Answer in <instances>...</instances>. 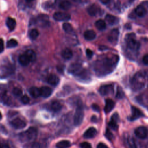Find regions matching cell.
I'll list each match as a JSON object with an SVG mask.
<instances>
[{
  "instance_id": "6da1fadb",
  "label": "cell",
  "mask_w": 148,
  "mask_h": 148,
  "mask_svg": "<svg viewBox=\"0 0 148 148\" xmlns=\"http://www.w3.org/2000/svg\"><path fill=\"white\" fill-rule=\"evenodd\" d=\"M119 61L117 55L107 56L97 61L94 64V70L98 76H105L112 72Z\"/></svg>"
},
{
  "instance_id": "7a4b0ae2",
  "label": "cell",
  "mask_w": 148,
  "mask_h": 148,
  "mask_svg": "<svg viewBox=\"0 0 148 148\" xmlns=\"http://www.w3.org/2000/svg\"><path fill=\"white\" fill-rule=\"evenodd\" d=\"M145 84V77L141 72L136 73L131 80V87L135 90L137 91L142 88Z\"/></svg>"
},
{
  "instance_id": "3957f363",
  "label": "cell",
  "mask_w": 148,
  "mask_h": 148,
  "mask_svg": "<svg viewBox=\"0 0 148 148\" xmlns=\"http://www.w3.org/2000/svg\"><path fill=\"white\" fill-rule=\"evenodd\" d=\"M38 131L36 128L34 127H31L25 131L20 133L19 134V138L23 142L33 141L36 139Z\"/></svg>"
},
{
  "instance_id": "277c9868",
  "label": "cell",
  "mask_w": 148,
  "mask_h": 148,
  "mask_svg": "<svg viewBox=\"0 0 148 148\" xmlns=\"http://www.w3.org/2000/svg\"><path fill=\"white\" fill-rule=\"evenodd\" d=\"M84 118V109L82 102L80 100L77 101L76 104V109L74 116V124L76 126L80 125Z\"/></svg>"
},
{
  "instance_id": "5b68a950",
  "label": "cell",
  "mask_w": 148,
  "mask_h": 148,
  "mask_svg": "<svg viewBox=\"0 0 148 148\" xmlns=\"http://www.w3.org/2000/svg\"><path fill=\"white\" fill-rule=\"evenodd\" d=\"M126 45L128 49L133 51H137L140 47V43L135 39L133 34H128L125 38Z\"/></svg>"
},
{
  "instance_id": "8992f818",
  "label": "cell",
  "mask_w": 148,
  "mask_h": 148,
  "mask_svg": "<svg viewBox=\"0 0 148 148\" xmlns=\"http://www.w3.org/2000/svg\"><path fill=\"white\" fill-rule=\"evenodd\" d=\"M83 69L82 68V66L81 64L79 63H73L71 64L68 69V71L71 74L73 75L74 76L77 75Z\"/></svg>"
},
{
  "instance_id": "52a82bcc",
  "label": "cell",
  "mask_w": 148,
  "mask_h": 148,
  "mask_svg": "<svg viewBox=\"0 0 148 148\" xmlns=\"http://www.w3.org/2000/svg\"><path fill=\"white\" fill-rule=\"evenodd\" d=\"M10 125L15 129L19 130L24 128L26 126L25 122L20 118H16L10 123Z\"/></svg>"
},
{
  "instance_id": "ba28073f",
  "label": "cell",
  "mask_w": 148,
  "mask_h": 148,
  "mask_svg": "<svg viewBox=\"0 0 148 148\" xmlns=\"http://www.w3.org/2000/svg\"><path fill=\"white\" fill-rule=\"evenodd\" d=\"M135 134L139 139H145L148 135V130L145 127L140 126L135 129Z\"/></svg>"
},
{
  "instance_id": "9c48e42d",
  "label": "cell",
  "mask_w": 148,
  "mask_h": 148,
  "mask_svg": "<svg viewBox=\"0 0 148 148\" xmlns=\"http://www.w3.org/2000/svg\"><path fill=\"white\" fill-rule=\"evenodd\" d=\"M53 18L56 21H66L69 20L71 18V16L69 14L61 12H57L54 13L53 14Z\"/></svg>"
},
{
  "instance_id": "30bf717a",
  "label": "cell",
  "mask_w": 148,
  "mask_h": 148,
  "mask_svg": "<svg viewBox=\"0 0 148 148\" xmlns=\"http://www.w3.org/2000/svg\"><path fill=\"white\" fill-rule=\"evenodd\" d=\"M119 32L117 29H113L110 31L108 35V40L111 43L115 45L118 40Z\"/></svg>"
},
{
  "instance_id": "8fae6325",
  "label": "cell",
  "mask_w": 148,
  "mask_h": 148,
  "mask_svg": "<svg viewBox=\"0 0 148 148\" xmlns=\"http://www.w3.org/2000/svg\"><path fill=\"white\" fill-rule=\"evenodd\" d=\"M99 92L101 95L103 96L108 95L109 94H110L113 93V86L111 84L108 85H104L100 87L99 89Z\"/></svg>"
},
{
  "instance_id": "7c38bea8",
  "label": "cell",
  "mask_w": 148,
  "mask_h": 148,
  "mask_svg": "<svg viewBox=\"0 0 148 148\" xmlns=\"http://www.w3.org/2000/svg\"><path fill=\"white\" fill-rule=\"evenodd\" d=\"M119 120V115L117 113H115L112 115L111 117L110 120L109 122L108 125L109 127L112 128L113 130H117L118 128V121Z\"/></svg>"
},
{
  "instance_id": "4fadbf2b",
  "label": "cell",
  "mask_w": 148,
  "mask_h": 148,
  "mask_svg": "<svg viewBox=\"0 0 148 148\" xmlns=\"http://www.w3.org/2000/svg\"><path fill=\"white\" fill-rule=\"evenodd\" d=\"M143 116L142 112L138 108L134 106H131V116L129 118L131 121H134Z\"/></svg>"
},
{
  "instance_id": "5bb4252c",
  "label": "cell",
  "mask_w": 148,
  "mask_h": 148,
  "mask_svg": "<svg viewBox=\"0 0 148 148\" xmlns=\"http://www.w3.org/2000/svg\"><path fill=\"white\" fill-rule=\"evenodd\" d=\"M97 134V130L94 127H90L87 129L83 134V137L84 138L90 139L94 138Z\"/></svg>"
},
{
  "instance_id": "9a60e30c",
  "label": "cell",
  "mask_w": 148,
  "mask_h": 148,
  "mask_svg": "<svg viewBox=\"0 0 148 148\" xmlns=\"http://www.w3.org/2000/svg\"><path fill=\"white\" fill-rule=\"evenodd\" d=\"M115 105L114 102L109 98H108L105 101V106L104 108V111L106 113H109L114 108Z\"/></svg>"
},
{
  "instance_id": "2e32d148",
  "label": "cell",
  "mask_w": 148,
  "mask_h": 148,
  "mask_svg": "<svg viewBox=\"0 0 148 148\" xmlns=\"http://www.w3.org/2000/svg\"><path fill=\"white\" fill-rule=\"evenodd\" d=\"M50 110L54 112H58L62 109L61 103L58 101H54L51 102L49 106Z\"/></svg>"
},
{
  "instance_id": "e0dca14e",
  "label": "cell",
  "mask_w": 148,
  "mask_h": 148,
  "mask_svg": "<svg viewBox=\"0 0 148 148\" xmlns=\"http://www.w3.org/2000/svg\"><path fill=\"white\" fill-rule=\"evenodd\" d=\"M60 82V79L57 76L54 74H51L49 75V76L47 78V82L52 85V86H57Z\"/></svg>"
},
{
  "instance_id": "ac0fdd59",
  "label": "cell",
  "mask_w": 148,
  "mask_h": 148,
  "mask_svg": "<svg viewBox=\"0 0 148 148\" xmlns=\"http://www.w3.org/2000/svg\"><path fill=\"white\" fill-rule=\"evenodd\" d=\"M40 96L44 98H47L50 97L52 94V90L51 88L47 86H43L40 88Z\"/></svg>"
},
{
  "instance_id": "d6986e66",
  "label": "cell",
  "mask_w": 148,
  "mask_h": 148,
  "mask_svg": "<svg viewBox=\"0 0 148 148\" xmlns=\"http://www.w3.org/2000/svg\"><path fill=\"white\" fill-rule=\"evenodd\" d=\"M105 20L110 25H115L117 24L119 21V20L117 17L109 14H106V16H105Z\"/></svg>"
},
{
  "instance_id": "ffe728a7",
  "label": "cell",
  "mask_w": 148,
  "mask_h": 148,
  "mask_svg": "<svg viewBox=\"0 0 148 148\" xmlns=\"http://www.w3.org/2000/svg\"><path fill=\"white\" fill-rule=\"evenodd\" d=\"M18 62L23 66H28L31 62L28 56L24 53L23 54H21L18 57Z\"/></svg>"
},
{
  "instance_id": "44dd1931",
  "label": "cell",
  "mask_w": 148,
  "mask_h": 148,
  "mask_svg": "<svg viewBox=\"0 0 148 148\" xmlns=\"http://www.w3.org/2000/svg\"><path fill=\"white\" fill-rule=\"evenodd\" d=\"M6 25L10 31L14 29L16 25V21L14 18L12 17H8L6 20Z\"/></svg>"
},
{
  "instance_id": "7402d4cb",
  "label": "cell",
  "mask_w": 148,
  "mask_h": 148,
  "mask_svg": "<svg viewBox=\"0 0 148 148\" xmlns=\"http://www.w3.org/2000/svg\"><path fill=\"white\" fill-rule=\"evenodd\" d=\"M87 11L90 16H94L98 13L99 11V8L96 5H91L87 8Z\"/></svg>"
},
{
  "instance_id": "603a6c76",
  "label": "cell",
  "mask_w": 148,
  "mask_h": 148,
  "mask_svg": "<svg viewBox=\"0 0 148 148\" xmlns=\"http://www.w3.org/2000/svg\"><path fill=\"white\" fill-rule=\"evenodd\" d=\"M76 77L78 79L82 80H88L90 79V76L88 72L84 69H83L77 75H76Z\"/></svg>"
},
{
  "instance_id": "cb8c5ba5",
  "label": "cell",
  "mask_w": 148,
  "mask_h": 148,
  "mask_svg": "<svg viewBox=\"0 0 148 148\" xmlns=\"http://www.w3.org/2000/svg\"><path fill=\"white\" fill-rule=\"evenodd\" d=\"M135 12L138 17H142L146 15V9L143 5H139L135 8Z\"/></svg>"
},
{
  "instance_id": "d4e9b609",
  "label": "cell",
  "mask_w": 148,
  "mask_h": 148,
  "mask_svg": "<svg viewBox=\"0 0 148 148\" xmlns=\"http://www.w3.org/2000/svg\"><path fill=\"white\" fill-rule=\"evenodd\" d=\"M29 94L34 98H36L40 96V88L36 87H32L29 89Z\"/></svg>"
},
{
  "instance_id": "484cf974",
  "label": "cell",
  "mask_w": 148,
  "mask_h": 148,
  "mask_svg": "<svg viewBox=\"0 0 148 148\" xmlns=\"http://www.w3.org/2000/svg\"><path fill=\"white\" fill-rule=\"evenodd\" d=\"M96 36L95 32L92 30H87L84 33V37L87 40H92Z\"/></svg>"
},
{
  "instance_id": "4316f807",
  "label": "cell",
  "mask_w": 148,
  "mask_h": 148,
  "mask_svg": "<svg viewBox=\"0 0 148 148\" xmlns=\"http://www.w3.org/2000/svg\"><path fill=\"white\" fill-rule=\"evenodd\" d=\"M61 56L65 60H69L73 56V53L69 49H65L61 52Z\"/></svg>"
},
{
  "instance_id": "83f0119b",
  "label": "cell",
  "mask_w": 148,
  "mask_h": 148,
  "mask_svg": "<svg viewBox=\"0 0 148 148\" xmlns=\"http://www.w3.org/2000/svg\"><path fill=\"white\" fill-rule=\"evenodd\" d=\"M72 6L71 3L67 0H63L60 2L58 4V6L60 9L62 10H68Z\"/></svg>"
},
{
  "instance_id": "f1b7e54d",
  "label": "cell",
  "mask_w": 148,
  "mask_h": 148,
  "mask_svg": "<svg viewBox=\"0 0 148 148\" xmlns=\"http://www.w3.org/2000/svg\"><path fill=\"white\" fill-rule=\"evenodd\" d=\"M56 146L57 148H68L71 146V143L67 140H62L57 142Z\"/></svg>"
},
{
  "instance_id": "f546056e",
  "label": "cell",
  "mask_w": 148,
  "mask_h": 148,
  "mask_svg": "<svg viewBox=\"0 0 148 148\" xmlns=\"http://www.w3.org/2000/svg\"><path fill=\"white\" fill-rule=\"evenodd\" d=\"M95 25L96 28L100 31H102L106 28V23L104 20L101 19L96 21L95 23Z\"/></svg>"
},
{
  "instance_id": "4dcf8cb0",
  "label": "cell",
  "mask_w": 148,
  "mask_h": 148,
  "mask_svg": "<svg viewBox=\"0 0 148 148\" xmlns=\"http://www.w3.org/2000/svg\"><path fill=\"white\" fill-rule=\"evenodd\" d=\"M29 58L31 62H34L36 59V55L34 51L32 50H28L24 53Z\"/></svg>"
},
{
  "instance_id": "1f68e13d",
  "label": "cell",
  "mask_w": 148,
  "mask_h": 148,
  "mask_svg": "<svg viewBox=\"0 0 148 148\" xmlns=\"http://www.w3.org/2000/svg\"><path fill=\"white\" fill-rule=\"evenodd\" d=\"M63 29L68 34H72L74 33V31L72 26L68 23H65L62 25Z\"/></svg>"
},
{
  "instance_id": "d6a6232c",
  "label": "cell",
  "mask_w": 148,
  "mask_h": 148,
  "mask_svg": "<svg viewBox=\"0 0 148 148\" xmlns=\"http://www.w3.org/2000/svg\"><path fill=\"white\" fill-rule=\"evenodd\" d=\"M39 36V32L36 29H32L29 32V36L32 40L36 39Z\"/></svg>"
},
{
  "instance_id": "836d02e7",
  "label": "cell",
  "mask_w": 148,
  "mask_h": 148,
  "mask_svg": "<svg viewBox=\"0 0 148 148\" xmlns=\"http://www.w3.org/2000/svg\"><path fill=\"white\" fill-rule=\"evenodd\" d=\"M17 45H18V42H17L16 40L14 39H11L7 42L6 47L8 48H13V47H16Z\"/></svg>"
},
{
  "instance_id": "e575fe53",
  "label": "cell",
  "mask_w": 148,
  "mask_h": 148,
  "mask_svg": "<svg viewBox=\"0 0 148 148\" xmlns=\"http://www.w3.org/2000/svg\"><path fill=\"white\" fill-rule=\"evenodd\" d=\"M127 143L130 146V148H137L135 142L132 138L128 137L127 139Z\"/></svg>"
},
{
  "instance_id": "d590c367",
  "label": "cell",
  "mask_w": 148,
  "mask_h": 148,
  "mask_svg": "<svg viewBox=\"0 0 148 148\" xmlns=\"http://www.w3.org/2000/svg\"><path fill=\"white\" fill-rule=\"evenodd\" d=\"M12 93L16 97H20L22 95V91L18 87H14L12 90Z\"/></svg>"
},
{
  "instance_id": "8d00e7d4",
  "label": "cell",
  "mask_w": 148,
  "mask_h": 148,
  "mask_svg": "<svg viewBox=\"0 0 148 148\" xmlns=\"http://www.w3.org/2000/svg\"><path fill=\"white\" fill-rule=\"evenodd\" d=\"M20 101L23 104H28L29 102V98L27 95H24L21 97Z\"/></svg>"
},
{
  "instance_id": "74e56055",
  "label": "cell",
  "mask_w": 148,
  "mask_h": 148,
  "mask_svg": "<svg viewBox=\"0 0 148 148\" xmlns=\"http://www.w3.org/2000/svg\"><path fill=\"white\" fill-rule=\"evenodd\" d=\"M124 92L123 91V90H121V88L118 87L117 90V93H116V97L117 98H122L124 97Z\"/></svg>"
},
{
  "instance_id": "f35d334b",
  "label": "cell",
  "mask_w": 148,
  "mask_h": 148,
  "mask_svg": "<svg viewBox=\"0 0 148 148\" xmlns=\"http://www.w3.org/2000/svg\"><path fill=\"white\" fill-rule=\"evenodd\" d=\"M105 136L106 138L109 140H112L113 139V134L109 130V129H107L106 131V133H105Z\"/></svg>"
},
{
  "instance_id": "ab89813d",
  "label": "cell",
  "mask_w": 148,
  "mask_h": 148,
  "mask_svg": "<svg viewBox=\"0 0 148 148\" xmlns=\"http://www.w3.org/2000/svg\"><path fill=\"white\" fill-rule=\"evenodd\" d=\"M42 144L37 142H33L30 145V148H42Z\"/></svg>"
},
{
  "instance_id": "60d3db41",
  "label": "cell",
  "mask_w": 148,
  "mask_h": 148,
  "mask_svg": "<svg viewBox=\"0 0 148 148\" xmlns=\"http://www.w3.org/2000/svg\"><path fill=\"white\" fill-rule=\"evenodd\" d=\"M80 148H92L91 145L86 142H82L80 144Z\"/></svg>"
},
{
  "instance_id": "b9f144b4",
  "label": "cell",
  "mask_w": 148,
  "mask_h": 148,
  "mask_svg": "<svg viewBox=\"0 0 148 148\" xmlns=\"http://www.w3.org/2000/svg\"><path fill=\"white\" fill-rule=\"evenodd\" d=\"M86 56L88 58H91L93 56V52L89 49H87L86 50Z\"/></svg>"
},
{
  "instance_id": "7bdbcfd3",
  "label": "cell",
  "mask_w": 148,
  "mask_h": 148,
  "mask_svg": "<svg viewBox=\"0 0 148 148\" xmlns=\"http://www.w3.org/2000/svg\"><path fill=\"white\" fill-rule=\"evenodd\" d=\"M142 61L146 65H148V54H146L143 57Z\"/></svg>"
},
{
  "instance_id": "ee69618b",
  "label": "cell",
  "mask_w": 148,
  "mask_h": 148,
  "mask_svg": "<svg viewBox=\"0 0 148 148\" xmlns=\"http://www.w3.org/2000/svg\"><path fill=\"white\" fill-rule=\"evenodd\" d=\"M92 109L95 111V112H99V110H100V108L99 107L98 105H96V104H93L92 105Z\"/></svg>"
},
{
  "instance_id": "f6af8a7d",
  "label": "cell",
  "mask_w": 148,
  "mask_h": 148,
  "mask_svg": "<svg viewBox=\"0 0 148 148\" xmlns=\"http://www.w3.org/2000/svg\"><path fill=\"white\" fill-rule=\"evenodd\" d=\"M97 148H108V147L103 143H99L97 146Z\"/></svg>"
},
{
  "instance_id": "bcb514c9",
  "label": "cell",
  "mask_w": 148,
  "mask_h": 148,
  "mask_svg": "<svg viewBox=\"0 0 148 148\" xmlns=\"http://www.w3.org/2000/svg\"><path fill=\"white\" fill-rule=\"evenodd\" d=\"M1 53H2L3 51V49H4V46H3V41L2 40V39H1Z\"/></svg>"
},
{
  "instance_id": "7dc6e473",
  "label": "cell",
  "mask_w": 148,
  "mask_h": 148,
  "mask_svg": "<svg viewBox=\"0 0 148 148\" xmlns=\"http://www.w3.org/2000/svg\"><path fill=\"white\" fill-rule=\"evenodd\" d=\"M1 148H10V146L7 143H1Z\"/></svg>"
},
{
  "instance_id": "c3c4849f",
  "label": "cell",
  "mask_w": 148,
  "mask_h": 148,
  "mask_svg": "<svg viewBox=\"0 0 148 148\" xmlns=\"http://www.w3.org/2000/svg\"><path fill=\"white\" fill-rule=\"evenodd\" d=\"M101 1V3H102L104 5H106L108 3H109V2L110 1V0H99Z\"/></svg>"
},
{
  "instance_id": "681fc988",
  "label": "cell",
  "mask_w": 148,
  "mask_h": 148,
  "mask_svg": "<svg viewBox=\"0 0 148 148\" xmlns=\"http://www.w3.org/2000/svg\"><path fill=\"white\" fill-rule=\"evenodd\" d=\"M91 121L93 122H96L97 121V117L95 116H93L91 118Z\"/></svg>"
},
{
  "instance_id": "f907efd6",
  "label": "cell",
  "mask_w": 148,
  "mask_h": 148,
  "mask_svg": "<svg viewBox=\"0 0 148 148\" xmlns=\"http://www.w3.org/2000/svg\"><path fill=\"white\" fill-rule=\"evenodd\" d=\"M27 2H32V1H33L34 0H25Z\"/></svg>"
}]
</instances>
